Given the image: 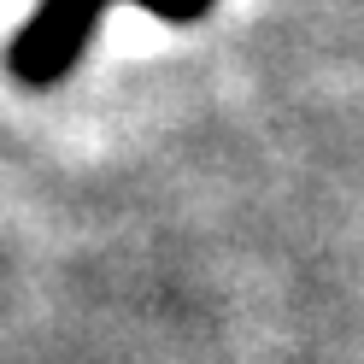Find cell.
Instances as JSON below:
<instances>
[{"label":"cell","mask_w":364,"mask_h":364,"mask_svg":"<svg viewBox=\"0 0 364 364\" xmlns=\"http://www.w3.org/2000/svg\"><path fill=\"white\" fill-rule=\"evenodd\" d=\"M147 6H159V12H200L206 0H147ZM95 12H100V0H48V6L36 12V24L18 36V71H24L30 82L59 77L65 65H71L82 30L95 24Z\"/></svg>","instance_id":"cell-1"}]
</instances>
